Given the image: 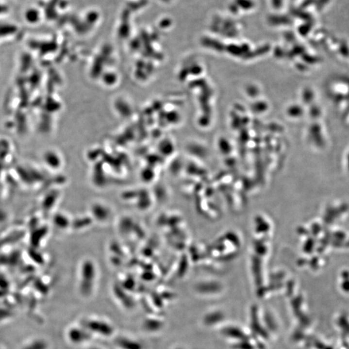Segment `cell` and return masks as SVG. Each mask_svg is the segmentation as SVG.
Masks as SVG:
<instances>
[{
  "mask_svg": "<svg viewBox=\"0 0 349 349\" xmlns=\"http://www.w3.org/2000/svg\"><path fill=\"white\" fill-rule=\"evenodd\" d=\"M83 326L91 334L93 333L104 337L111 336L114 332L112 325L100 319H86L83 321Z\"/></svg>",
  "mask_w": 349,
  "mask_h": 349,
  "instance_id": "6da1fadb",
  "label": "cell"
},
{
  "mask_svg": "<svg viewBox=\"0 0 349 349\" xmlns=\"http://www.w3.org/2000/svg\"><path fill=\"white\" fill-rule=\"evenodd\" d=\"M95 278V269L92 263H85L82 269L81 290L83 296H88L92 292Z\"/></svg>",
  "mask_w": 349,
  "mask_h": 349,
  "instance_id": "7a4b0ae2",
  "label": "cell"
},
{
  "mask_svg": "<svg viewBox=\"0 0 349 349\" xmlns=\"http://www.w3.org/2000/svg\"><path fill=\"white\" fill-rule=\"evenodd\" d=\"M69 337L74 344H81L90 340L91 334L84 327H76L69 331Z\"/></svg>",
  "mask_w": 349,
  "mask_h": 349,
  "instance_id": "3957f363",
  "label": "cell"
},
{
  "mask_svg": "<svg viewBox=\"0 0 349 349\" xmlns=\"http://www.w3.org/2000/svg\"><path fill=\"white\" fill-rule=\"evenodd\" d=\"M115 343L120 349H144L142 343L128 337H118L115 341Z\"/></svg>",
  "mask_w": 349,
  "mask_h": 349,
  "instance_id": "277c9868",
  "label": "cell"
},
{
  "mask_svg": "<svg viewBox=\"0 0 349 349\" xmlns=\"http://www.w3.org/2000/svg\"><path fill=\"white\" fill-rule=\"evenodd\" d=\"M142 326L148 332H156L163 328L164 322L157 318H147L144 321Z\"/></svg>",
  "mask_w": 349,
  "mask_h": 349,
  "instance_id": "5b68a950",
  "label": "cell"
},
{
  "mask_svg": "<svg viewBox=\"0 0 349 349\" xmlns=\"http://www.w3.org/2000/svg\"><path fill=\"white\" fill-rule=\"evenodd\" d=\"M116 295L120 301V303L126 307V309H133L134 306V300L132 299L130 296H129L128 294H126V292H122L120 288H117L116 290Z\"/></svg>",
  "mask_w": 349,
  "mask_h": 349,
  "instance_id": "8992f818",
  "label": "cell"
},
{
  "mask_svg": "<svg viewBox=\"0 0 349 349\" xmlns=\"http://www.w3.org/2000/svg\"><path fill=\"white\" fill-rule=\"evenodd\" d=\"M101 349L99 348H97V347H93V348H90V349Z\"/></svg>",
  "mask_w": 349,
  "mask_h": 349,
  "instance_id": "52a82bcc",
  "label": "cell"
}]
</instances>
